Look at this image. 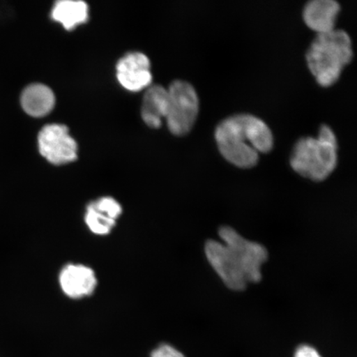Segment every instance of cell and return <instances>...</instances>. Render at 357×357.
<instances>
[{"label": "cell", "mask_w": 357, "mask_h": 357, "mask_svg": "<svg viewBox=\"0 0 357 357\" xmlns=\"http://www.w3.org/2000/svg\"><path fill=\"white\" fill-rule=\"evenodd\" d=\"M218 151L234 166L250 169L257 166L260 154L270 153L274 146L271 128L261 119L238 114L222 120L214 132Z\"/></svg>", "instance_id": "1"}, {"label": "cell", "mask_w": 357, "mask_h": 357, "mask_svg": "<svg viewBox=\"0 0 357 357\" xmlns=\"http://www.w3.org/2000/svg\"><path fill=\"white\" fill-rule=\"evenodd\" d=\"M305 57L317 83L322 87L332 86L354 58L350 36L341 29L317 34Z\"/></svg>", "instance_id": "2"}, {"label": "cell", "mask_w": 357, "mask_h": 357, "mask_svg": "<svg viewBox=\"0 0 357 357\" xmlns=\"http://www.w3.org/2000/svg\"><path fill=\"white\" fill-rule=\"evenodd\" d=\"M338 144L333 129L324 124L317 137L298 139L290 155V166L303 178L320 182L328 178L337 166Z\"/></svg>", "instance_id": "3"}, {"label": "cell", "mask_w": 357, "mask_h": 357, "mask_svg": "<svg viewBox=\"0 0 357 357\" xmlns=\"http://www.w3.org/2000/svg\"><path fill=\"white\" fill-rule=\"evenodd\" d=\"M168 110L166 117L169 132L181 137L188 134L197 120L199 100L195 89L185 80L177 79L167 89Z\"/></svg>", "instance_id": "4"}, {"label": "cell", "mask_w": 357, "mask_h": 357, "mask_svg": "<svg viewBox=\"0 0 357 357\" xmlns=\"http://www.w3.org/2000/svg\"><path fill=\"white\" fill-rule=\"evenodd\" d=\"M218 235L238 263L248 284L260 282L261 266L268 259V252L264 245L245 239L229 226L221 227Z\"/></svg>", "instance_id": "5"}, {"label": "cell", "mask_w": 357, "mask_h": 357, "mask_svg": "<svg viewBox=\"0 0 357 357\" xmlns=\"http://www.w3.org/2000/svg\"><path fill=\"white\" fill-rule=\"evenodd\" d=\"M40 153L49 162L61 166L77 159V144L65 125L48 124L38 134Z\"/></svg>", "instance_id": "6"}, {"label": "cell", "mask_w": 357, "mask_h": 357, "mask_svg": "<svg viewBox=\"0 0 357 357\" xmlns=\"http://www.w3.org/2000/svg\"><path fill=\"white\" fill-rule=\"evenodd\" d=\"M204 251L209 264L227 288L234 291H242L247 288V279L225 244L208 240Z\"/></svg>", "instance_id": "7"}, {"label": "cell", "mask_w": 357, "mask_h": 357, "mask_svg": "<svg viewBox=\"0 0 357 357\" xmlns=\"http://www.w3.org/2000/svg\"><path fill=\"white\" fill-rule=\"evenodd\" d=\"M58 280L61 291L73 300L91 296L98 285L95 271L77 263H70L62 268Z\"/></svg>", "instance_id": "8"}, {"label": "cell", "mask_w": 357, "mask_h": 357, "mask_svg": "<svg viewBox=\"0 0 357 357\" xmlns=\"http://www.w3.org/2000/svg\"><path fill=\"white\" fill-rule=\"evenodd\" d=\"M116 69L119 82L129 91L149 88L153 79L150 61L144 53H128L119 61Z\"/></svg>", "instance_id": "9"}, {"label": "cell", "mask_w": 357, "mask_h": 357, "mask_svg": "<svg viewBox=\"0 0 357 357\" xmlns=\"http://www.w3.org/2000/svg\"><path fill=\"white\" fill-rule=\"evenodd\" d=\"M340 11V4L334 0H312L303 7V19L317 34L328 33L336 29L335 25Z\"/></svg>", "instance_id": "10"}, {"label": "cell", "mask_w": 357, "mask_h": 357, "mask_svg": "<svg viewBox=\"0 0 357 357\" xmlns=\"http://www.w3.org/2000/svg\"><path fill=\"white\" fill-rule=\"evenodd\" d=\"M54 93L45 84L36 83L26 86L21 95L22 109L34 118H41L54 109Z\"/></svg>", "instance_id": "11"}, {"label": "cell", "mask_w": 357, "mask_h": 357, "mask_svg": "<svg viewBox=\"0 0 357 357\" xmlns=\"http://www.w3.org/2000/svg\"><path fill=\"white\" fill-rule=\"evenodd\" d=\"M167 89L162 86L147 88L142 105V118L147 126L153 128L162 127L168 110Z\"/></svg>", "instance_id": "12"}, {"label": "cell", "mask_w": 357, "mask_h": 357, "mask_svg": "<svg viewBox=\"0 0 357 357\" xmlns=\"http://www.w3.org/2000/svg\"><path fill=\"white\" fill-rule=\"evenodd\" d=\"M89 8L83 1L61 0L52 8V20L61 22L66 30H73L88 20Z\"/></svg>", "instance_id": "13"}, {"label": "cell", "mask_w": 357, "mask_h": 357, "mask_svg": "<svg viewBox=\"0 0 357 357\" xmlns=\"http://www.w3.org/2000/svg\"><path fill=\"white\" fill-rule=\"evenodd\" d=\"M84 220L89 230L97 236L109 235L113 231L116 226V222H117L97 211L91 203L86 206Z\"/></svg>", "instance_id": "14"}, {"label": "cell", "mask_w": 357, "mask_h": 357, "mask_svg": "<svg viewBox=\"0 0 357 357\" xmlns=\"http://www.w3.org/2000/svg\"><path fill=\"white\" fill-rule=\"evenodd\" d=\"M92 206L97 211L104 214L110 220L117 222L120 216L123 213L122 205L119 204L118 200L109 196H105L91 202Z\"/></svg>", "instance_id": "15"}, {"label": "cell", "mask_w": 357, "mask_h": 357, "mask_svg": "<svg viewBox=\"0 0 357 357\" xmlns=\"http://www.w3.org/2000/svg\"><path fill=\"white\" fill-rule=\"evenodd\" d=\"M151 357H185L181 351L167 343L159 345L153 351Z\"/></svg>", "instance_id": "16"}, {"label": "cell", "mask_w": 357, "mask_h": 357, "mask_svg": "<svg viewBox=\"0 0 357 357\" xmlns=\"http://www.w3.org/2000/svg\"><path fill=\"white\" fill-rule=\"evenodd\" d=\"M293 357H324L317 348L310 344H301L294 350Z\"/></svg>", "instance_id": "17"}]
</instances>
